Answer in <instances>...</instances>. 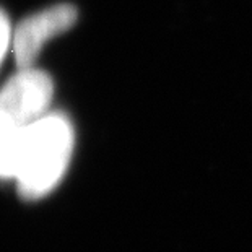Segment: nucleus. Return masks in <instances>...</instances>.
I'll use <instances>...</instances> for the list:
<instances>
[{"instance_id":"f257e3e1","label":"nucleus","mask_w":252,"mask_h":252,"mask_svg":"<svg viewBox=\"0 0 252 252\" xmlns=\"http://www.w3.org/2000/svg\"><path fill=\"white\" fill-rule=\"evenodd\" d=\"M73 126L62 112H47L13 135L15 174L20 195L41 198L61 182L73 153Z\"/></svg>"},{"instance_id":"f03ea898","label":"nucleus","mask_w":252,"mask_h":252,"mask_svg":"<svg viewBox=\"0 0 252 252\" xmlns=\"http://www.w3.org/2000/svg\"><path fill=\"white\" fill-rule=\"evenodd\" d=\"M54 83L46 72L21 68L0 88V137L21 130L47 114Z\"/></svg>"},{"instance_id":"7ed1b4c3","label":"nucleus","mask_w":252,"mask_h":252,"mask_svg":"<svg viewBox=\"0 0 252 252\" xmlns=\"http://www.w3.org/2000/svg\"><path fill=\"white\" fill-rule=\"evenodd\" d=\"M78 10L72 3H57L25 18L13 31V56L18 68H31L51 37L65 33L77 23Z\"/></svg>"},{"instance_id":"20e7f679","label":"nucleus","mask_w":252,"mask_h":252,"mask_svg":"<svg viewBox=\"0 0 252 252\" xmlns=\"http://www.w3.org/2000/svg\"><path fill=\"white\" fill-rule=\"evenodd\" d=\"M13 44V31L7 13L0 8V65H2L5 56L8 52V47Z\"/></svg>"}]
</instances>
